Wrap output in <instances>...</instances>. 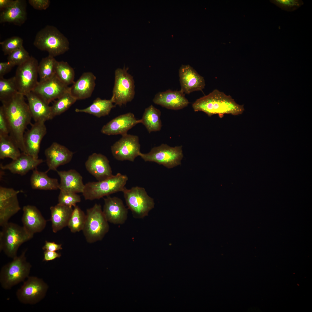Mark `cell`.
Returning a JSON list of instances; mask_svg holds the SVG:
<instances>
[{"label": "cell", "mask_w": 312, "mask_h": 312, "mask_svg": "<svg viewBox=\"0 0 312 312\" xmlns=\"http://www.w3.org/2000/svg\"><path fill=\"white\" fill-rule=\"evenodd\" d=\"M113 103L111 99L106 100L97 98L88 107L83 109H76L75 111L88 113L100 118L109 115L112 109L116 107Z\"/></svg>", "instance_id": "31"}, {"label": "cell", "mask_w": 312, "mask_h": 312, "mask_svg": "<svg viewBox=\"0 0 312 312\" xmlns=\"http://www.w3.org/2000/svg\"><path fill=\"white\" fill-rule=\"evenodd\" d=\"M96 79V77L92 73H83L70 87V93L77 100L90 97L94 90Z\"/></svg>", "instance_id": "26"}, {"label": "cell", "mask_w": 312, "mask_h": 312, "mask_svg": "<svg viewBox=\"0 0 312 312\" xmlns=\"http://www.w3.org/2000/svg\"><path fill=\"white\" fill-rule=\"evenodd\" d=\"M270 2L282 10L287 12H292L304 4L301 0H270Z\"/></svg>", "instance_id": "42"}, {"label": "cell", "mask_w": 312, "mask_h": 312, "mask_svg": "<svg viewBox=\"0 0 312 312\" xmlns=\"http://www.w3.org/2000/svg\"><path fill=\"white\" fill-rule=\"evenodd\" d=\"M18 93L14 76L8 79L0 77V100L2 102Z\"/></svg>", "instance_id": "37"}, {"label": "cell", "mask_w": 312, "mask_h": 312, "mask_svg": "<svg viewBox=\"0 0 312 312\" xmlns=\"http://www.w3.org/2000/svg\"><path fill=\"white\" fill-rule=\"evenodd\" d=\"M141 123V119H137L134 114L129 112L113 119L102 128L101 132L107 135L127 134L128 131L138 124Z\"/></svg>", "instance_id": "19"}, {"label": "cell", "mask_w": 312, "mask_h": 312, "mask_svg": "<svg viewBox=\"0 0 312 312\" xmlns=\"http://www.w3.org/2000/svg\"><path fill=\"white\" fill-rule=\"evenodd\" d=\"M28 1L34 9L39 10H46L50 4L49 0H29Z\"/></svg>", "instance_id": "44"}, {"label": "cell", "mask_w": 312, "mask_h": 312, "mask_svg": "<svg viewBox=\"0 0 312 312\" xmlns=\"http://www.w3.org/2000/svg\"><path fill=\"white\" fill-rule=\"evenodd\" d=\"M139 156L146 162H154L171 169L181 164L183 155L182 145L172 147L162 144L147 153L141 152Z\"/></svg>", "instance_id": "8"}, {"label": "cell", "mask_w": 312, "mask_h": 312, "mask_svg": "<svg viewBox=\"0 0 312 312\" xmlns=\"http://www.w3.org/2000/svg\"><path fill=\"white\" fill-rule=\"evenodd\" d=\"M128 68H118L115 71L114 84L111 98L115 105L120 107L131 102L135 94L133 77L127 71Z\"/></svg>", "instance_id": "10"}, {"label": "cell", "mask_w": 312, "mask_h": 312, "mask_svg": "<svg viewBox=\"0 0 312 312\" xmlns=\"http://www.w3.org/2000/svg\"><path fill=\"white\" fill-rule=\"evenodd\" d=\"M38 65L37 59L31 56L27 61L18 66L14 77L19 93L25 96L36 86L38 82Z\"/></svg>", "instance_id": "11"}, {"label": "cell", "mask_w": 312, "mask_h": 312, "mask_svg": "<svg viewBox=\"0 0 312 312\" xmlns=\"http://www.w3.org/2000/svg\"><path fill=\"white\" fill-rule=\"evenodd\" d=\"M138 137L127 133L122 137L111 146L113 157L118 161H134L139 155L140 145Z\"/></svg>", "instance_id": "13"}, {"label": "cell", "mask_w": 312, "mask_h": 312, "mask_svg": "<svg viewBox=\"0 0 312 312\" xmlns=\"http://www.w3.org/2000/svg\"><path fill=\"white\" fill-rule=\"evenodd\" d=\"M160 110L151 105L145 109L141 123L145 127L149 133L159 131L162 127Z\"/></svg>", "instance_id": "32"}, {"label": "cell", "mask_w": 312, "mask_h": 312, "mask_svg": "<svg viewBox=\"0 0 312 312\" xmlns=\"http://www.w3.org/2000/svg\"><path fill=\"white\" fill-rule=\"evenodd\" d=\"M86 214L78 206L73 209L68 226L70 231L75 233L82 231L86 222Z\"/></svg>", "instance_id": "38"}, {"label": "cell", "mask_w": 312, "mask_h": 312, "mask_svg": "<svg viewBox=\"0 0 312 312\" xmlns=\"http://www.w3.org/2000/svg\"><path fill=\"white\" fill-rule=\"evenodd\" d=\"M27 251L25 249L20 256L13 258L12 261L2 267L0 283L4 289H10L29 276L31 265L27 260Z\"/></svg>", "instance_id": "4"}, {"label": "cell", "mask_w": 312, "mask_h": 312, "mask_svg": "<svg viewBox=\"0 0 312 312\" xmlns=\"http://www.w3.org/2000/svg\"><path fill=\"white\" fill-rule=\"evenodd\" d=\"M86 216L82 231L87 242L91 243L102 240L108 232L109 226L101 206L96 203L87 210Z\"/></svg>", "instance_id": "7"}, {"label": "cell", "mask_w": 312, "mask_h": 312, "mask_svg": "<svg viewBox=\"0 0 312 312\" xmlns=\"http://www.w3.org/2000/svg\"><path fill=\"white\" fill-rule=\"evenodd\" d=\"M17 0H0V10L1 11L14 5Z\"/></svg>", "instance_id": "48"}, {"label": "cell", "mask_w": 312, "mask_h": 312, "mask_svg": "<svg viewBox=\"0 0 312 312\" xmlns=\"http://www.w3.org/2000/svg\"><path fill=\"white\" fill-rule=\"evenodd\" d=\"M15 66L11 62L8 61L0 63V77H3L6 74L9 73Z\"/></svg>", "instance_id": "45"}, {"label": "cell", "mask_w": 312, "mask_h": 312, "mask_svg": "<svg viewBox=\"0 0 312 312\" xmlns=\"http://www.w3.org/2000/svg\"><path fill=\"white\" fill-rule=\"evenodd\" d=\"M49 288L42 279L34 276H29L16 292L21 303L33 305L38 303L45 296Z\"/></svg>", "instance_id": "12"}, {"label": "cell", "mask_w": 312, "mask_h": 312, "mask_svg": "<svg viewBox=\"0 0 312 312\" xmlns=\"http://www.w3.org/2000/svg\"><path fill=\"white\" fill-rule=\"evenodd\" d=\"M104 201L103 211L108 222L116 224H124L127 218L128 211L121 199L108 196Z\"/></svg>", "instance_id": "20"}, {"label": "cell", "mask_w": 312, "mask_h": 312, "mask_svg": "<svg viewBox=\"0 0 312 312\" xmlns=\"http://www.w3.org/2000/svg\"><path fill=\"white\" fill-rule=\"evenodd\" d=\"M70 88L63 83L55 74L46 81L38 82L32 92L49 104L52 101L69 91Z\"/></svg>", "instance_id": "15"}, {"label": "cell", "mask_w": 312, "mask_h": 312, "mask_svg": "<svg viewBox=\"0 0 312 312\" xmlns=\"http://www.w3.org/2000/svg\"><path fill=\"white\" fill-rule=\"evenodd\" d=\"M181 90L189 94L195 91H202L205 86L204 77L189 65H182L179 71Z\"/></svg>", "instance_id": "17"}, {"label": "cell", "mask_w": 312, "mask_h": 312, "mask_svg": "<svg viewBox=\"0 0 312 312\" xmlns=\"http://www.w3.org/2000/svg\"><path fill=\"white\" fill-rule=\"evenodd\" d=\"M55 75L63 83L67 86L74 82V70L66 62L56 61Z\"/></svg>", "instance_id": "35"}, {"label": "cell", "mask_w": 312, "mask_h": 312, "mask_svg": "<svg viewBox=\"0 0 312 312\" xmlns=\"http://www.w3.org/2000/svg\"><path fill=\"white\" fill-rule=\"evenodd\" d=\"M23 40L17 36L8 38L0 42L2 50L4 55H8L23 46Z\"/></svg>", "instance_id": "39"}, {"label": "cell", "mask_w": 312, "mask_h": 312, "mask_svg": "<svg viewBox=\"0 0 312 312\" xmlns=\"http://www.w3.org/2000/svg\"><path fill=\"white\" fill-rule=\"evenodd\" d=\"M22 191L11 188L0 187V226L2 227L21 209L18 198Z\"/></svg>", "instance_id": "14"}, {"label": "cell", "mask_w": 312, "mask_h": 312, "mask_svg": "<svg viewBox=\"0 0 312 312\" xmlns=\"http://www.w3.org/2000/svg\"><path fill=\"white\" fill-rule=\"evenodd\" d=\"M30 57L28 52L23 46L8 55L7 60L15 66H18L27 61Z\"/></svg>", "instance_id": "41"}, {"label": "cell", "mask_w": 312, "mask_h": 312, "mask_svg": "<svg viewBox=\"0 0 312 312\" xmlns=\"http://www.w3.org/2000/svg\"><path fill=\"white\" fill-rule=\"evenodd\" d=\"M42 249L44 250L56 251L62 249V247L61 244H58L54 242L46 241L44 245L42 247Z\"/></svg>", "instance_id": "46"}, {"label": "cell", "mask_w": 312, "mask_h": 312, "mask_svg": "<svg viewBox=\"0 0 312 312\" xmlns=\"http://www.w3.org/2000/svg\"><path fill=\"white\" fill-rule=\"evenodd\" d=\"M33 44L39 49L47 52L49 55L54 57L69 49V43L67 38L56 27L50 25L38 32Z\"/></svg>", "instance_id": "3"}, {"label": "cell", "mask_w": 312, "mask_h": 312, "mask_svg": "<svg viewBox=\"0 0 312 312\" xmlns=\"http://www.w3.org/2000/svg\"><path fill=\"white\" fill-rule=\"evenodd\" d=\"M51 227L53 232L56 233L67 226L73 209L57 204L50 207Z\"/></svg>", "instance_id": "29"}, {"label": "cell", "mask_w": 312, "mask_h": 312, "mask_svg": "<svg viewBox=\"0 0 312 312\" xmlns=\"http://www.w3.org/2000/svg\"><path fill=\"white\" fill-rule=\"evenodd\" d=\"M26 1L17 0L12 6L1 11L0 23H9L20 26L27 19Z\"/></svg>", "instance_id": "28"}, {"label": "cell", "mask_w": 312, "mask_h": 312, "mask_svg": "<svg viewBox=\"0 0 312 312\" xmlns=\"http://www.w3.org/2000/svg\"><path fill=\"white\" fill-rule=\"evenodd\" d=\"M57 60L54 57L49 55L43 58L38 64V71L40 77L39 82L46 81L55 74V65Z\"/></svg>", "instance_id": "34"}, {"label": "cell", "mask_w": 312, "mask_h": 312, "mask_svg": "<svg viewBox=\"0 0 312 312\" xmlns=\"http://www.w3.org/2000/svg\"><path fill=\"white\" fill-rule=\"evenodd\" d=\"M24 96L18 92L2 102L1 106L8 123L9 135L22 153L26 154L24 136L32 117Z\"/></svg>", "instance_id": "1"}, {"label": "cell", "mask_w": 312, "mask_h": 312, "mask_svg": "<svg viewBox=\"0 0 312 312\" xmlns=\"http://www.w3.org/2000/svg\"><path fill=\"white\" fill-rule=\"evenodd\" d=\"M81 201L79 195L77 193L60 190L58 197V204L70 207H74Z\"/></svg>", "instance_id": "40"}, {"label": "cell", "mask_w": 312, "mask_h": 312, "mask_svg": "<svg viewBox=\"0 0 312 312\" xmlns=\"http://www.w3.org/2000/svg\"><path fill=\"white\" fill-rule=\"evenodd\" d=\"M47 172H41L36 169L33 170L30 178L31 188L34 190H52L59 189L58 179L49 177Z\"/></svg>", "instance_id": "30"}, {"label": "cell", "mask_w": 312, "mask_h": 312, "mask_svg": "<svg viewBox=\"0 0 312 312\" xmlns=\"http://www.w3.org/2000/svg\"><path fill=\"white\" fill-rule=\"evenodd\" d=\"M122 192L126 205L135 218H142L147 216L154 207L153 199L143 187L135 186L129 189L125 187Z\"/></svg>", "instance_id": "9"}, {"label": "cell", "mask_w": 312, "mask_h": 312, "mask_svg": "<svg viewBox=\"0 0 312 312\" xmlns=\"http://www.w3.org/2000/svg\"><path fill=\"white\" fill-rule=\"evenodd\" d=\"M32 118L35 122L52 119L53 116L51 106L41 97L32 92L25 96Z\"/></svg>", "instance_id": "25"}, {"label": "cell", "mask_w": 312, "mask_h": 312, "mask_svg": "<svg viewBox=\"0 0 312 312\" xmlns=\"http://www.w3.org/2000/svg\"><path fill=\"white\" fill-rule=\"evenodd\" d=\"M61 256L60 253L56 251H52L47 250H44L43 261H48L60 258Z\"/></svg>", "instance_id": "47"}, {"label": "cell", "mask_w": 312, "mask_h": 312, "mask_svg": "<svg viewBox=\"0 0 312 312\" xmlns=\"http://www.w3.org/2000/svg\"><path fill=\"white\" fill-rule=\"evenodd\" d=\"M192 106L195 112H203L209 117L218 115L221 118L226 114L239 115L244 110L243 105L238 104L231 96L217 89L197 99Z\"/></svg>", "instance_id": "2"}, {"label": "cell", "mask_w": 312, "mask_h": 312, "mask_svg": "<svg viewBox=\"0 0 312 312\" xmlns=\"http://www.w3.org/2000/svg\"><path fill=\"white\" fill-rule=\"evenodd\" d=\"M0 232V251L8 257L17 256L18 250L23 243L31 239L33 235L23 227L12 222H8Z\"/></svg>", "instance_id": "5"}, {"label": "cell", "mask_w": 312, "mask_h": 312, "mask_svg": "<svg viewBox=\"0 0 312 312\" xmlns=\"http://www.w3.org/2000/svg\"><path fill=\"white\" fill-rule=\"evenodd\" d=\"M153 101L155 104L174 110L183 109L190 103L185 97V93L181 90L172 91L169 89L159 92L155 95Z\"/></svg>", "instance_id": "22"}, {"label": "cell", "mask_w": 312, "mask_h": 312, "mask_svg": "<svg viewBox=\"0 0 312 312\" xmlns=\"http://www.w3.org/2000/svg\"><path fill=\"white\" fill-rule=\"evenodd\" d=\"M43 161L42 159H36L22 153L18 158L10 163L4 165L1 164L0 168L3 170H9L14 174L23 176L30 170L36 169L37 166Z\"/></svg>", "instance_id": "24"}, {"label": "cell", "mask_w": 312, "mask_h": 312, "mask_svg": "<svg viewBox=\"0 0 312 312\" xmlns=\"http://www.w3.org/2000/svg\"><path fill=\"white\" fill-rule=\"evenodd\" d=\"M9 134L8 123L1 106L0 107V135L7 136Z\"/></svg>", "instance_id": "43"}, {"label": "cell", "mask_w": 312, "mask_h": 312, "mask_svg": "<svg viewBox=\"0 0 312 312\" xmlns=\"http://www.w3.org/2000/svg\"><path fill=\"white\" fill-rule=\"evenodd\" d=\"M77 100L71 94L70 90L64 93L51 106L53 117L54 118L64 112Z\"/></svg>", "instance_id": "36"}, {"label": "cell", "mask_w": 312, "mask_h": 312, "mask_svg": "<svg viewBox=\"0 0 312 312\" xmlns=\"http://www.w3.org/2000/svg\"><path fill=\"white\" fill-rule=\"evenodd\" d=\"M109 163L105 156L94 153L89 156L85 163V166L89 173L99 181L113 175Z\"/></svg>", "instance_id": "21"}, {"label": "cell", "mask_w": 312, "mask_h": 312, "mask_svg": "<svg viewBox=\"0 0 312 312\" xmlns=\"http://www.w3.org/2000/svg\"><path fill=\"white\" fill-rule=\"evenodd\" d=\"M45 122L43 121L35 122L24 136L26 154L36 159L38 158L41 143L47 132Z\"/></svg>", "instance_id": "16"}, {"label": "cell", "mask_w": 312, "mask_h": 312, "mask_svg": "<svg viewBox=\"0 0 312 312\" xmlns=\"http://www.w3.org/2000/svg\"><path fill=\"white\" fill-rule=\"evenodd\" d=\"M128 180L126 175L117 173L102 181L87 183L82 193L86 200L99 199L113 193L122 192Z\"/></svg>", "instance_id": "6"}, {"label": "cell", "mask_w": 312, "mask_h": 312, "mask_svg": "<svg viewBox=\"0 0 312 312\" xmlns=\"http://www.w3.org/2000/svg\"><path fill=\"white\" fill-rule=\"evenodd\" d=\"M60 179L59 189L60 190L76 193L83 192L85 185L81 175L74 169L68 171H56Z\"/></svg>", "instance_id": "27"}, {"label": "cell", "mask_w": 312, "mask_h": 312, "mask_svg": "<svg viewBox=\"0 0 312 312\" xmlns=\"http://www.w3.org/2000/svg\"><path fill=\"white\" fill-rule=\"evenodd\" d=\"M22 222L23 227L34 236L45 228L47 221L39 209L35 206L28 205L23 208Z\"/></svg>", "instance_id": "23"}, {"label": "cell", "mask_w": 312, "mask_h": 312, "mask_svg": "<svg viewBox=\"0 0 312 312\" xmlns=\"http://www.w3.org/2000/svg\"><path fill=\"white\" fill-rule=\"evenodd\" d=\"M13 140L9 135H0V159L8 158L14 160L21 153Z\"/></svg>", "instance_id": "33"}, {"label": "cell", "mask_w": 312, "mask_h": 312, "mask_svg": "<svg viewBox=\"0 0 312 312\" xmlns=\"http://www.w3.org/2000/svg\"><path fill=\"white\" fill-rule=\"evenodd\" d=\"M73 153L64 146L57 142L53 143L44 151L47 164L49 170L57 171L59 166L69 163L71 160Z\"/></svg>", "instance_id": "18"}]
</instances>
